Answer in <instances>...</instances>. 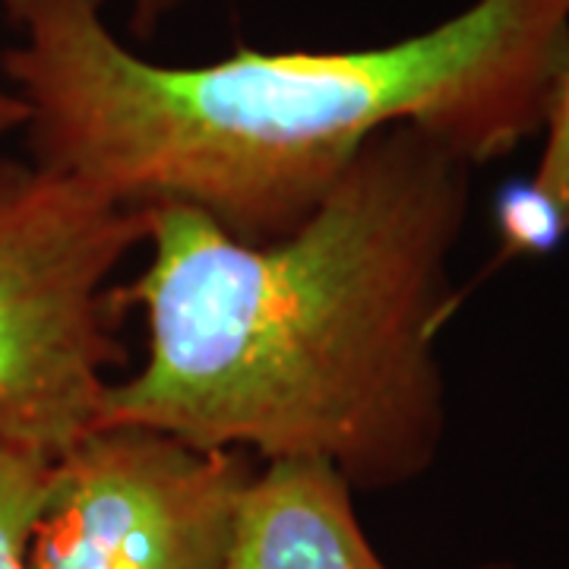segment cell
I'll return each instance as SVG.
<instances>
[{
    "label": "cell",
    "instance_id": "6da1fadb",
    "mask_svg": "<svg viewBox=\"0 0 569 569\" xmlns=\"http://www.w3.org/2000/svg\"><path fill=\"white\" fill-rule=\"evenodd\" d=\"M475 164L425 130L377 133L298 231L241 244L190 206L149 216V263L114 284L146 358L96 427L137 425L257 462L320 459L355 490L411 485L447 437L437 332Z\"/></svg>",
    "mask_w": 569,
    "mask_h": 569
},
{
    "label": "cell",
    "instance_id": "7a4b0ae2",
    "mask_svg": "<svg viewBox=\"0 0 569 569\" xmlns=\"http://www.w3.org/2000/svg\"><path fill=\"white\" fill-rule=\"evenodd\" d=\"M108 0H0V70L29 162L130 209L190 206L241 244L282 241L367 142L411 123L466 162L538 137L569 67V0H475L408 39L159 63Z\"/></svg>",
    "mask_w": 569,
    "mask_h": 569
},
{
    "label": "cell",
    "instance_id": "3957f363",
    "mask_svg": "<svg viewBox=\"0 0 569 569\" xmlns=\"http://www.w3.org/2000/svg\"><path fill=\"white\" fill-rule=\"evenodd\" d=\"M152 209L114 203L29 159H0V440L63 456L127 365L114 272Z\"/></svg>",
    "mask_w": 569,
    "mask_h": 569
},
{
    "label": "cell",
    "instance_id": "277c9868",
    "mask_svg": "<svg viewBox=\"0 0 569 569\" xmlns=\"http://www.w3.org/2000/svg\"><path fill=\"white\" fill-rule=\"evenodd\" d=\"M257 466L149 427H92L54 459L29 569H228Z\"/></svg>",
    "mask_w": 569,
    "mask_h": 569
},
{
    "label": "cell",
    "instance_id": "5b68a950",
    "mask_svg": "<svg viewBox=\"0 0 569 569\" xmlns=\"http://www.w3.org/2000/svg\"><path fill=\"white\" fill-rule=\"evenodd\" d=\"M351 493L320 459L260 462L241 497L228 569H389L361 529Z\"/></svg>",
    "mask_w": 569,
    "mask_h": 569
},
{
    "label": "cell",
    "instance_id": "8992f818",
    "mask_svg": "<svg viewBox=\"0 0 569 569\" xmlns=\"http://www.w3.org/2000/svg\"><path fill=\"white\" fill-rule=\"evenodd\" d=\"M54 459L0 440V569H29V541Z\"/></svg>",
    "mask_w": 569,
    "mask_h": 569
},
{
    "label": "cell",
    "instance_id": "52a82bcc",
    "mask_svg": "<svg viewBox=\"0 0 569 569\" xmlns=\"http://www.w3.org/2000/svg\"><path fill=\"white\" fill-rule=\"evenodd\" d=\"M545 152L535 168L529 190L550 212L560 234L569 231V67L557 82L545 123Z\"/></svg>",
    "mask_w": 569,
    "mask_h": 569
},
{
    "label": "cell",
    "instance_id": "ba28073f",
    "mask_svg": "<svg viewBox=\"0 0 569 569\" xmlns=\"http://www.w3.org/2000/svg\"><path fill=\"white\" fill-rule=\"evenodd\" d=\"M187 0H121L127 29L137 41H152L164 22L181 10Z\"/></svg>",
    "mask_w": 569,
    "mask_h": 569
},
{
    "label": "cell",
    "instance_id": "9c48e42d",
    "mask_svg": "<svg viewBox=\"0 0 569 569\" xmlns=\"http://www.w3.org/2000/svg\"><path fill=\"white\" fill-rule=\"evenodd\" d=\"M22 123H26V108L0 70V140H7L10 133H20Z\"/></svg>",
    "mask_w": 569,
    "mask_h": 569
},
{
    "label": "cell",
    "instance_id": "30bf717a",
    "mask_svg": "<svg viewBox=\"0 0 569 569\" xmlns=\"http://www.w3.org/2000/svg\"><path fill=\"white\" fill-rule=\"evenodd\" d=\"M481 569H516V567H509V563H488V567H481Z\"/></svg>",
    "mask_w": 569,
    "mask_h": 569
}]
</instances>
